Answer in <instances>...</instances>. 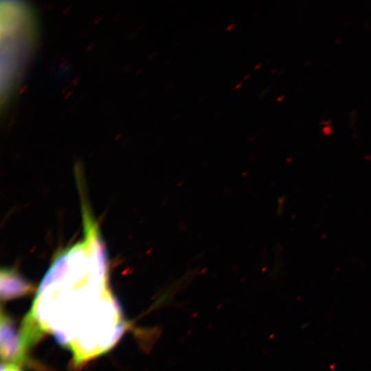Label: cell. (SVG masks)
Wrapping results in <instances>:
<instances>
[{"label": "cell", "instance_id": "6da1fadb", "mask_svg": "<svg viewBox=\"0 0 371 371\" xmlns=\"http://www.w3.org/2000/svg\"><path fill=\"white\" fill-rule=\"evenodd\" d=\"M30 315L43 332L68 348L76 366L113 347L126 323L109 286L105 248L98 229L58 254L42 280Z\"/></svg>", "mask_w": 371, "mask_h": 371}, {"label": "cell", "instance_id": "7a4b0ae2", "mask_svg": "<svg viewBox=\"0 0 371 371\" xmlns=\"http://www.w3.org/2000/svg\"><path fill=\"white\" fill-rule=\"evenodd\" d=\"M36 21L30 6L6 1L1 5V34H4L5 52V95L8 96L21 72L27 52L36 36Z\"/></svg>", "mask_w": 371, "mask_h": 371}, {"label": "cell", "instance_id": "3957f363", "mask_svg": "<svg viewBox=\"0 0 371 371\" xmlns=\"http://www.w3.org/2000/svg\"><path fill=\"white\" fill-rule=\"evenodd\" d=\"M30 346L21 328L17 330L12 319L1 310L0 352L3 363L16 365L25 362Z\"/></svg>", "mask_w": 371, "mask_h": 371}, {"label": "cell", "instance_id": "277c9868", "mask_svg": "<svg viewBox=\"0 0 371 371\" xmlns=\"http://www.w3.org/2000/svg\"><path fill=\"white\" fill-rule=\"evenodd\" d=\"M34 287L16 269L3 268L0 273V295L1 301L20 297L32 293Z\"/></svg>", "mask_w": 371, "mask_h": 371}, {"label": "cell", "instance_id": "5b68a950", "mask_svg": "<svg viewBox=\"0 0 371 371\" xmlns=\"http://www.w3.org/2000/svg\"><path fill=\"white\" fill-rule=\"evenodd\" d=\"M1 371H22L16 365L12 363H2Z\"/></svg>", "mask_w": 371, "mask_h": 371}]
</instances>
